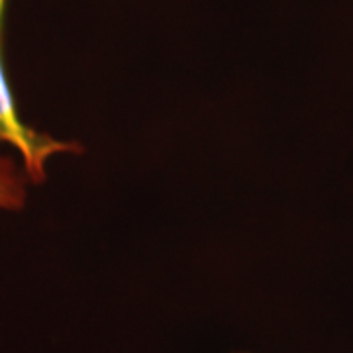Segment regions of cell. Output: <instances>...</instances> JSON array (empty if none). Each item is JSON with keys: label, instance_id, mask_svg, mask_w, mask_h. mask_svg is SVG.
Here are the masks:
<instances>
[{"label": "cell", "instance_id": "7a4b0ae2", "mask_svg": "<svg viewBox=\"0 0 353 353\" xmlns=\"http://www.w3.org/2000/svg\"><path fill=\"white\" fill-rule=\"evenodd\" d=\"M30 181L24 167L14 157L0 153V210L20 212L28 202Z\"/></svg>", "mask_w": 353, "mask_h": 353}, {"label": "cell", "instance_id": "6da1fadb", "mask_svg": "<svg viewBox=\"0 0 353 353\" xmlns=\"http://www.w3.org/2000/svg\"><path fill=\"white\" fill-rule=\"evenodd\" d=\"M8 0H0V148L8 145L18 153L30 185H43L50 176V161L59 155L83 153V145L73 139H59L48 132L26 124L16 108L12 88L2 61V28Z\"/></svg>", "mask_w": 353, "mask_h": 353}, {"label": "cell", "instance_id": "3957f363", "mask_svg": "<svg viewBox=\"0 0 353 353\" xmlns=\"http://www.w3.org/2000/svg\"><path fill=\"white\" fill-rule=\"evenodd\" d=\"M240 353H245V352H240Z\"/></svg>", "mask_w": 353, "mask_h": 353}]
</instances>
